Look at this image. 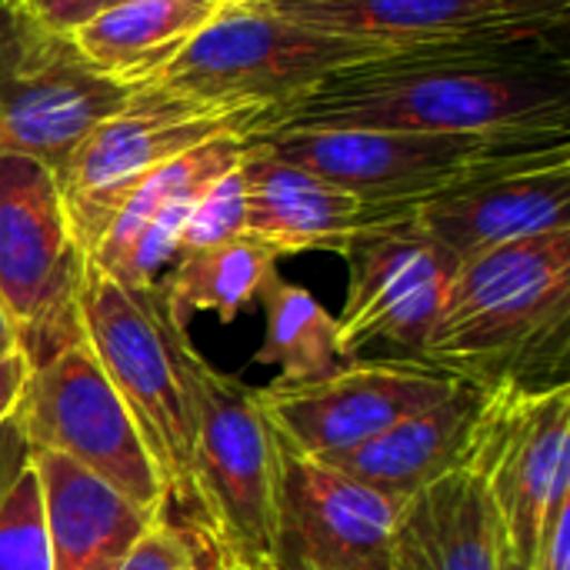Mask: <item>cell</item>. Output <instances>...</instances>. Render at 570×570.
Listing matches in <instances>:
<instances>
[{
  "mask_svg": "<svg viewBox=\"0 0 570 570\" xmlns=\"http://www.w3.org/2000/svg\"><path fill=\"white\" fill-rule=\"evenodd\" d=\"M284 127L568 140V60L551 40L391 53L324 77L254 137Z\"/></svg>",
  "mask_w": 570,
  "mask_h": 570,
  "instance_id": "cell-1",
  "label": "cell"
},
{
  "mask_svg": "<svg viewBox=\"0 0 570 570\" xmlns=\"http://www.w3.org/2000/svg\"><path fill=\"white\" fill-rule=\"evenodd\" d=\"M570 230L538 234L458 261L421 361L468 381H564Z\"/></svg>",
  "mask_w": 570,
  "mask_h": 570,
  "instance_id": "cell-2",
  "label": "cell"
},
{
  "mask_svg": "<svg viewBox=\"0 0 570 570\" xmlns=\"http://www.w3.org/2000/svg\"><path fill=\"white\" fill-rule=\"evenodd\" d=\"M184 374L194 401L190 511L184 524L220 570H271L277 431L257 391L224 374L187 341Z\"/></svg>",
  "mask_w": 570,
  "mask_h": 570,
  "instance_id": "cell-3",
  "label": "cell"
},
{
  "mask_svg": "<svg viewBox=\"0 0 570 570\" xmlns=\"http://www.w3.org/2000/svg\"><path fill=\"white\" fill-rule=\"evenodd\" d=\"M80 334L137 424V434L167 488L174 521L190 511L194 401L184 374L180 331L154 287H127L83 257L77 291Z\"/></svg>",
  "mask_w": 570,
  "mask_h": 570,
  "instance_id": "cell-4",
  "label": "cell"
},
{
  "mask_svg": "<svg viewBox=\"0 0 570 570\" xmlns=\"http://www.w3.org/2000/svg\"><path fill=\"white\" fill-rule=\"evenodd\" d=\"M381 57L391 53L294 23L267 3H244L220 7L144 87L247 114L261 134L324 77Z\"/></svg>",
  "mask_w": 570,
  "mask_h": 570,
  "instance_id": "cell-5",
  "label": "cell"
},
{
  "mask_svg": "<svg viewBox=\"0 0 570 570\" xmlns=\"http://www.w3.org/2000/svg\"><path fill=\"white\" fill-rule=\"evenodd\" d=\"M250 140L341 184L384 214H407L488 170L561 144L394 127H284Z\"/></svg>",
  "mask_w": 570,
  "mask_h": 570,
  "instance_id": "cell-6",
  "label": "cell"
},
{
  "mask_svg": "<svg viewBox=\"0 0 570 570\" xmlns=\"http://www.w3.org/2000/svg\"><path fill=\"white\" fill-rule=\"evenodd\" d=\"M80 274L83 254L57 170L0 147V301L33 364L80 337Z\"/></svg>",
  "mask_w": 570,
  "mask_h": 570,
  "instance_id": "cell-7",
  "label": "cell"
},
{
  "mask_svg": "<svg viewBox=\"0 0 570 570\" xmlns=\"http://www.w3.org/2000/svg\"><path fill=\"white\" fill-rule=\"evenodd\" d=\"M257 120L160 87H137L57 167L70 227L87 254L117 204L157 167L220 134L254 137Z\"/></svg>",
  "mask_w": 570,
  "mask_h": 570,
  "instance_id": "cell-8",
  "label": "cell"
},
{
  "mask_svg": "<svg viewBox=\"0 0 570 570\" xmlns=\"http://www.w3.org/2000/svg\"><path fill=\"white\" fill-rule=\"evenodd\" d=\"M464 471L494 504L504 554L528 568L548 504L570 488L568 381H491Z\"/></svg>",
  "mask_w": 570,
  "mask_h": 570,
  "instance_id": "cell-9",
  "label": "cell"
},
{
  "mask_svg": "<svg viewBox=\"0 0 570 570\" xmlns=\"http://www.w3.org/2000/svg\"><path fill=\"white\" fill-rule=\"evenodd\" d=\"M17 424L27 448L63 454L147 514H170L167 488L137 434V424L83 334L33 364Z\"/></svg>",
  "mask_w": 570,
  "mask_h": 570,
  "instance_id": "cell-10",
  "label": "cell"
},
{
  "mask_svg": "<svg viewBox=\"0 0 570 570\" xmlns=\"http://www.w3.org/2000/svg\"><path fill=\"white\" fill-rule=\"evenodd\" d=\"M130 94L90 70L67 33L43 30L0 3V147L57 170Z\"/></svg>",
  "mask_w": 570,
  "mask_h": 570,
  "instance_id": "cell-11",
  "label": "cell"
},
{
  "mask_svg": "<svg viewBox=\"0 0 570 570\" xmlns=\"http://www.w3.org/2000/svg\"><path fill=\"white\" fill-rule=\"evenodd\" d=\"M464 377L421 357H347L311 384H267L257 401L304 454H344L444 401Z\"/></svg>",
  "mask_w": 570,
  "mask_h": 570,
  "instance_id": "cell-12",
  "label": "cell"
},
{
  "mask_svg": "<svg viewBox=\"0 0 570 570\" xmlns=\"http://www.w3.org/2000/svg\"><path fill=\"white\" fill-rule=\"evenodd\" d=\"M401 501L277 434L271 570H391Z\"/></svg>",
  "mask_w": 570,
  "mask_h": 570,
  "instance_id": "cell-13",
  "label": "cell"
},
{
  "mask_svg": "<svg viewBox=\"0 0 570 570\" xmlns=\"http://www.w3.org/2000/svg\"><path fill=\"white\" fill-rule=\"evenodd\" d=\"M344 257L351 281L337 317L341 354L361 357L367 347L387 344L401 357H421L458 257L428 237L411 210L367 227Z\"/></svg>",
  "mask_w": 570,
  "mask_h": 570,
  "instance_id": "cell-14",
  "label": "cell"
},
{
  "mask_svg": "<svg viewBox=\"0 0 570 570\" xmlns=\"http://www.w3.org/2000/svg\"><path fill=\"white\" fill-rule=\"evenodd\" d=\"M281 17L384 53L541 43L570 10L531 0H264Z\"/></svg>",
  "mask_w": 570,
  "mask_h": 570,
  "instance_id": "cell-15",
  "label": "cell"
},
{
  "mask_svg": "<svg viewBox=\"0 0 570 570\" xmlns=\"http://www.w3.org/2000/svg\"><path fill=\"white\" fill-rule=\"evenodd\" d=\"M411 220L458 261L570 230V140L518 157L414 207Z\"/></svg>",
  "mask_w": 570,
  "mask_h": 570,
  "instance_id": "cell-16",
  "label": "cell"
},
{
  "mask_svg": "<svg viewBox=\"0 0 570 570\" xmlns=\"http://www.w3.org/2000/svg\"><path fill=\"white\" fill-rule=\"evenodd\" d=\"M244 150V134H220L157 167L117 204L104 234L83 257L127 287H154L180 254L194 200L214 177L237 167Z\"/></svg>",
  "mask_w": 570,
  "mask_h": 570,
  "instance_id": "cell-17",
  "label": "cell"
},
{
  "mask_svg": "<svg viewBox=\"0 0 570 570\" xmlns=\"http://www.w3.org/2000/svg\"><path fill=\"white\" fill-rule=\"evenodd\" d=\"M240 174L247 190L244 237H254L277 257L304 250H334L344 257L367 227L401 217L374 210L341 184L274 157L261 140H247Z\"/></svg>",
  "mask_w": 570,
  "mask_h": 570,
  "instance_id": "cell-18",
  "label": "cell"
},
{
  "mask_svg": "<svg viewBox=\"0 0 570 570\" xmlns=\"http://www.w3.org/2000/svg\"><path fill=\"white\" fill-rule=\"evenodd\" d=\"M30 464L43 494L53 570H120L144 531L164 518L147 514L63 454L30 448Z\"/></svg>",
  "mask_w": 570,
  "mask_h": 570,
  "instance_id": "cell-19",
  "label": "cell"
},
{
  "mask_svg": "<svg viewBox=\"0 0 570 570\" xmlns=\"http://www.w3.org/2000/svg\"><path fill=\"white\" fill-rule=\"evenodd\" d=\"M484 391L488 384L464 377L434 407L394 424L391 431L344 454L321 458V461H331L351 478L404 504L417 491L464 468L471 451V434L484 404Z\"/></svg>",
  "mask_w": 570,
  "mask_h": 570,
  "instance_id": "cell-20",
  "label": "cell"
},
{
  "mask_svg": "<svg viewBox=\"0 0 570 570\" xmlns=\"http://www.w3.org/2000/svg\"><path fill=\"white\" fill-rule=\"evenodd\" d=\"M494 504L471 471H454L401 504L391 570H501Z\"/></svg>",
  "mask_w": 570,
  "mask_h": 570,
  "instance_id": "cell-21",
  "label": "cell"
},
{
  "mask_svg": "<svg viewBox=\"0 0 570 570\" xmlns=\"http://www.w3.org/2000/svg\"><path fill=\"white\" fill-rule=\"evenodd\" d=\"M220 10L210 0H114L67 37L80 60L117 87L137 90Z\"/></svg>",
  "mask_w": 570,
  "mask_h": 570,
  "instance_id": "cell-22",
  "label": "cell"
},
{
  "mask_svg": "<svg viewBox=\"0 0 570 570\" xmlns=\"http://www.w3.org/2000/svg\"><path fill=\"white\" fill-rule=\"evenodd\" d=\"M277 277V254L254 237H234L217 247L180 254L157 281L167 317L187 331L194 314H214L220 324L254 307Z\"/></svg>",
  "mask_w": 570,
  "mask_h": 570,
  "instance_id": "cell-23",
  "label": "cell"
},
{
  "mask_svg": "<svg viewBox=\"0 0 570 570\" xmlns=\"http://www.w3.org/2000/svg\"><path fill=\"white\" fill-rule=\"evenodd\" d=\"M257 304L264 307V344L254 361L277 371L271 384H311L347 361L337 344V317L307 287L277 274Z\"/></svg>",
  "mask_w": 570,
  "mask_h": 570,
  "instance_id": "cell-24",
  "label": "cell"
},
{
  "mask_svg": "<svg viewBox=\"0 0 570 570\" xmlns=\"http://www.w3.org/2000/svg\"><path fill=\"white\" fill-rule=\"evenodd\" d=\"M0 570H53L43 494L30 461L0 494Z\"/></svg>",
  "mask_w": 570,
  "mask_h": 570,
  "instance_id": "cell-25",
  "label": "cell"
},
{
  "mask_svg": "<svg viewBox=\"0 0 570 570\" xmlns=\"http://www.w3.org/2000/svg\"><path fill=\"white\" fill-rule=\"evenodd\" d=\"M244 220H247V190H244V174L237 164V167L224 170L220 177H214L200 190V197L194 200L187 224H184L180 254L217 247V244H227L234 237H244Z\"/></svg>",
  "mask_w": 570,
  "mask_h": 570,
  "instance_id": "cell-26",
  "label": "cell"
},
{
  "mask_svg": "<svg viewBox=\"0 0 570 570\" xmlns=\"http://www.w3.org/2000/svg\"><path fill=\"white\" fill-rule=\"evenodd\" d=\"M197 561H200L197 538L170 514H164L144 531V538L134 544L120 570H194Z\"/></svg>",
  "mask_w": 570,
  "mask_h": 570,
  "instance_id": "cell-27",
  "label": "cell"
},
{
  "mask_svg": "<svg viewBox=\"0 0 570 570\" xmlns=\"http://www.w3.org/2000/svg\"><path fill=\"white\" fill-rule=\"evenodd\" d=\"M528 570H570V488L548 504Z\"/></svg>",
  "mask_w": 570,
  "mask_h": 570,
  "instance_id": "cell-28",
  "label": "cell"
},
{
  "mask_svg": "<svg viewBox=\"0 0 570 570\" xmlns=\"http://www.w3.org/2000/svg\"><path fill=\"white\" fill-rule=\"evenodd\" d=\"M0 3L43 30L70 33L73 27L87 23L97 10H104L110 0H0Z\"/></svg>",
  "mask_w": 570,
  "mask_h": 570,
  "instance_id": "cell-29",
  "label": "cell"
},
{
  "mask_svg": "<svg viewBox=\"0 0 570 570\" xmlns=\"http://www.w3.org/2000/svg\"><path fill=\"white\" fill-rule=\"evenodd\" d=\"M30 377H33V361L20 347H13L10 354L0 357V428L17 417V411L27 397Z\"/></svg>",
  "mask_w": 570,
  "mask_h": 570,
  "instance_id": "cell-30",
  "label": "cell"
},
{
  "mask_svg": "<svg viewBox=\"0 0 570 570\" xmlns=\"http://www.w3.org/2000/svg\"><path fill=\"white\" fill-rule=\"evenodd\" d=\"M13 347H20L17 344V331H13V321H10V314H7V307L0 301V357L10 354Z\"/></svg>",
  "mask_w": 570,
  "mask_h": 570,
  "instance_id": "cell-31",
  "label": "cell"
},
{
  "mask_svg": "<svg viewBox=\"0 0 570 570\" xmlns=\"http://www.w3.org/2000/svg\"><path fill=\"white\" fill-rule=\"evenodd\" d=\"M197 544H200V541H197ZM194 570H220L217 564H214V558H210V554L204 551V544H200V561H197V568H194Z\"/></svg>",
  "mask_w": 570,
  "mask_h": 570,
  "instance_id": "cell-32",
  "label": "cell"
},
{
  "mask_svg": "<svg viewBox=\"0 0 570 570\" xmlns=\"http://www.w3.org/2000/svg\"><path fill=\"white\" fill-rule=\"evenodd\" d=\"M531 3H544V7H558V10H570V0H531Z\"/></svg>",
  "mask_w": 570,
  "mask_h": 570,
  "instance_id": "cell-33",
  "label": "cell"
},
{
  "mask_svg": "<svg viewBox=\"0 0 570 570\" xmlns=\"http://www.w3.org/2000/svg\"><path fill=\"white\" fill-rule=\"evenodd\" d=\"M220 7H244V3H264V0H217Z\"/></svg>",
  "mask_w": 570,
  "mask_h": 570,
  "instance_id": "cell-34",
  "label": "cell"
},
{
  "mask_svg": "<svg viewBox=\"0 0 570 570\" xmlns=\"http://www.w3.org/2000/svg\"><path fill=\"white\" fill-rule=\"evenodd\" d=\"M501 570H528V568H524V564H518V561H511V558L504 554V568Z\"/></svg>",
  "mask_w": 570,
  "mask_h": 570,
  "instance_id": "cell-35",
  "label": "cell"
},
{
  "mask_svg": "<svg viewBox=\"0 0 570 570\" xmlns=\"http://www.w3.org/2000/svg\"><path fill=\"white\" fill-rule=\"evenodd\" d=\"M110 3H114V0H110ZM210 3H217V0H210Z\"/></svg>",
  "mask_w": 570,
  "mask_h": 570,
  "instance_id": "cell-36",
  "label": "cell"
}]
</instances>
